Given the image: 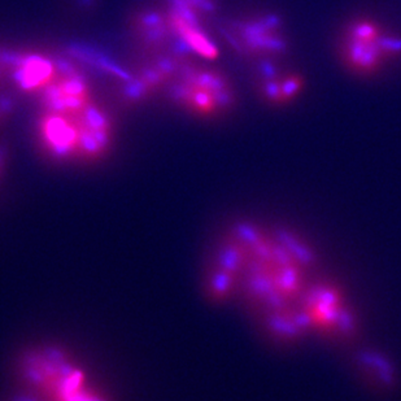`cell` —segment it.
Listing matches in <instances>:
<instances>
[{"mask_svg": "<svg viewBox=\"0 0 401 401\" xmlns=\"http://www.w3.org/2000/svg\"><path fill=\"white\" fill-rule=\"evenodd\" d=\"M312 248L294 234L252 224L233 227L206 271L215 300H239L278 341L317 334L319 309L334 283L319 280Z\"/></svg>", "mask_w": 401, "mask_h": 401, "instance_id": "obj_1", "label": "cell"}, {"mask_svg": "<svg viewBox=\"0 0 401 401\" xmlns=\"http://www.w3.org/2000/svg\"><path fill=\"white\" fill-rule=\"evenodd\" d=\"M168 100L200 120H216L234 109L237 93L226 74L194 60L186 64L165 91Z\"/></svg>", "mask_w": 401, "mask_h": 401, "instance_id": "obj_2", "label": "cell"}, {"mask_svg": "<svg viewBox=\"0 0 401 401\" xmlns=\"http://www.w3.org/2000/svg\"><path fill=\"white\" fill-rule=\"evenodd\" d=\"M339 51L350 72L371 75L401 57V37L390 34L373 19H355L343 30Z\"/></svg>", "mask_w": 401, "mask_h": 401, "instance_id": "obj_3", "label": "cell"}, {"mask_svg": "<svg viewBox=\"0 0 401 401\" xmlns=\"http://www.w3.org/2000/svg\"><path fill=\"white\" fill-rule=\"evenodd\" d=\"M191 56L179 51L144 56V60L129 69L126 77L117 81L116 95L126 107H135L165 93Z\"/></svg>", "mask_w": 401, "mask_h": 401, "instance_id": "obj_4", "label": "cell"}, {"mask_svg": "<svg viewBox=\"0 0 401 401\" xmlns=\"http://www.w3.org/2000/svg\"><path fill=\"white\" fill-rule=\"evenodd\" d=\"M42 112L74 114L93 103V84L82 66L71 56L62 57L56 77L38 96Z\"/></svg>", "mask_w": 401, "mask_h": 401, "instance_id": "obj_5", "label": "cell"}, {"mask_svg": "<svg viewBox=\"0 0 401 401\" xmlns=\"http://www.w3.org/2000/svg\"><path fill=\"white\" fill-rule=\"evenodd\" d=\"M77 130L75 164L104 161L114 151L116 125L112 114L96 100L73 114Z\"/></svg>", "mask_w": 401, "mask_h": 401, "instance_id": "obj_6", "label": "cell"}, {"mask_svg": "<svg viewBox=\"0 0 401 401\" xmlns=\"http://www.w3.org/2000/svg\"><path fill=\"white\" fill-rule=\"evenodd\" d=\"M39 154L53 164H75L77 130L73 114L42 112L33 126Z\"/></svg>", "mask_w": 401, "mask_h": 401, "instance_id": "obj_7", "label": "cell"}, {"mask_svg": "<svg viewBox=\"0 0 401 401\" xmlns=\"http://www.w3.org/2000/svg\"><path fill=\"white\" fill-rule=\"evenodd\" d=\"M62 56L41 50H13L10 62V86L19 95L39 93L56 77Z\"/></svg>", "mask_w": 401, "mask_h": 401, "instance_id": "obj_8", "label": "cell"}, {"mask_svg": "<svg viewBox=\"0 0 401 401\" xmlns=\"http://www.w3.org/2000/svg\"><path fill=\"white\" fill-rule=\"evenodd\" d=\"M129 29L144 56L170 51L185 53L175 41L165 8L144 7L135 10L130 17Z\"/></svg>", "mask_w": 401, "mask_h": 401, "instance_id": "obj_9", "label": "cell"}, {"mask_svg": "<svg viewBox=\"0 0 401 401\" xmlns=\"http://www.w3.org/2000/svg\"><path fill=\"white\" fill-rule=\"evenodd\" d=\"M222 30L229 43L247 56L269 52L278 53L285 48L282 37L274 31L269 19L231 21L226 22Z\"/></svg>", "mask_w": 401, "mask_h": 401, "instance_id": "obj_10", "label": "cell"}, {"mask_svg": "<svg viewBox=\"0 0 401 401\" xmlns=\"http://www.w3.org/2000/svg\"><path fill=\"white\" fill-rule=\"evenodd\" d=\"M304 84L305 80L303 75L298 73H289L276 80L267 77L258 84V90L267 103L283 105L295 100L304 90Z\"/></svg>", "mask_w": 401, "mask_h": 401, "instance_id": "obj_11", "label": "cell"}, {"mask_svg": "<svg viewBox=\"0 0 401 401\" xmlns=\"http://www.w3.org/2000/svg\"><path fill=\"white\" fill-rule=\"evenodd\" d=\"M217 0H165L166 10L206 22L217 12Z\"/></svg>", "mask_w": 401, "mask_h": 401, "instance_id": "obj_12", "label": "cell"}, {"mask_svg": "<svg viewBox=\"0 0 401 401\" xmlns=\"http://www.w3.org/2000/svg\"><path fill=\"white\" fill-rule=\"evenodd\" d=\"M19 93L13 91L10 87L0 89V125L10 121V117L16 112Z\"/></svg>", "mask_w": 401, "mask_h": 401, "instance_id": "obj_13", "label": "cell"}, {"mask_svg": "<svg viewBox=\"0 0 401 401\" xmlns=\"http://www.w3.org/2000/svg\"><path fill=\"white\" fill-rule=\"evenodd\" d=\"M6 163H7V154H6V150H4L3 147H0V177L3 175V170H4Z\"/></svg>", "mask_w": 401, "mask_h": 401, "instance_id": "obj_14", "label": "cell"}]
</instances>
